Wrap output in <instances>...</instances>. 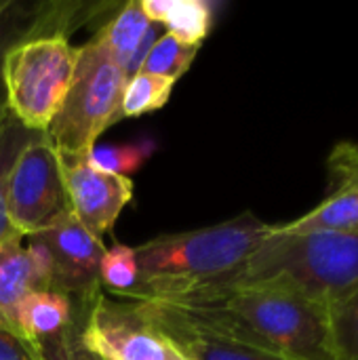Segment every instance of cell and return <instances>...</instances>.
<instances>
[{"instance_id": "6da1fadb", "label": "cell", "mask_w": 358, "mask_h": 360, "mask_svg": "<svg viewBox=\"0 0 358 360\" xmlns=\"http://www.w3.org/2000/svg\"><path fill=\"white\" fill-rule=\"evenodd\" d=\"M171 306L219 335L283 359L335 360L329 308L285 289L226 287L188 295Z\"/></svg>"}, {"instance_id": "7a4b0ae2", "label": "cell", "mask_w": 358, "mask_h": 360, "mask_svg": "<svg viewBox=\"0 0 358 360\" xmlns=\"http://www.w3.org/2000/svg\"><path fill=\"white\" fill-rule=\"evenodd\" d=\"M270 230L272 224L247 211L209 228L162 234L133 247L139 278L127 302L173 304L194 293L224 289Z\"/></svg>"}, {"instance_id": "3957f363", "label": "cell", "mask_w": 358, "mask_h": 360, "mask_svg": "<svg viewBox=\"0 0 358 360\" xmlns=\"http://www.w3.org/2000/svg\"><path fill=\"white\" fill-rule=\"evenodd\" d=\"M243 285L285 289L331 308L358 287V234L272 224L266 240L226 287Z\"/></svg>"}, {"instance_id": "277c9868", "label": "cell", "mask_w": 358, "mask_h": 360, "mask_svg": "<svg viewBox=\"0 0 358 360\" xmlns=\"http://www.w3.org/2000/svg\"><path fill=\"white\" fill-rule=\"evenodd\" d=\"M127 70L93 36L78 46L76 72L68 97L46 129L53 148L63 156L87 154L97 137L118 122Z\"/></svg>"}, {"instance_id": "5b68a950", "label": "cell", "mask_w": 358, "mask_h": 360, "mask_svg": "<svg viewBox=\"0 0 358 360\" xmlns=\"http://www.w3.org/2000/svg\"><path fill=\"white\" fill-rule=\"evenodd\" d=\"M76 59L78 49L65 34L38 36L8 51L2 70L6 108L25 129L46 133L68 97Z\"/></svg>"}, {"instance_id": "8992f818", "label": "cell", "mask_w": 358, "mask_h": 360, "mask_svg": "<svg viewBox=\"0 0 358 360\" xmlns=\"http://www.w3.org/2000/svg\"><path fill=\"white\" fill-rule=\"evenodd\" d=\"M25 238V249L36 264L46 291L76 297L80 300V308L101 293L99 264L106 247L72 211L61 213L44 230Z\"/></svg>"}, {"instance_id": "52a82bcc", "label": "cell", "mask_w": 358, "mask_h": 360, "mask_svg": "<svg viewBox=\"0 0 358 360\" xmlns=\"http://www.w3.org/2000/svg\"><path fill=\"white\" fill-rule=\"evenodd\" d=\"M76 344L95 360H184L133 302L99 293L80 308Z\"/></svg>"}, {"instance_id": "ba28073f", "label": "cell", "mask_w": 358, "mask_h": 360, "mask_svg": "<svg viewBox=\"0 0 358 360\" xmlns=\"http://www.w3.org/2000/svg\"><path fill=\"white\" fill-rule=\"evenodd\" d=\"M6 211L23 238L70 211L59 156L46 133H40L15 160L6 181Z\"/></svg>"}, {"instance_id": "9c48e42d", "label": "cell", "mask_w": 358, "mask_h": 360, "mask_svg": "<svg viewBox=\"0 0 358 360\" xmlns=\"http://www.w3.org/2000/svg\"><path fill=\"white\" fill-rule=\"evenodd\" d=\"M59 169L68 205L74 217L97 238L112 232L122 209L133 198L131 177L110 175L93 169L84 154H59Z\"/></svg>"}, {"instance_id": "30bf717a", "label": "cell", "mask_w": 358, "mask_h": 360, "mask_svg": "<svg viewBox=\"0 0 358 360\" xmlns=\"http://www.w3.org/2000/svg\"><path fill=\"white\" fill-rule=\"evenodd\" d=\"M108 4H89V2H70V0H42V2H23V0H0V108L6 105L4 93V59L11 49L17 44L51 34H70L80 25L97 17L99 11H106Z\"/></svg>"}, {"instance_id": "8fae6325", "label": "cell", "mask_w": 358, "mask_h": 360, "mask_svg": "<svg viewBox=\"0 0 358 360\" xmlns=\"http://www.w3.org/2000/svg\"><path fill=\"white\" fill-rule=\"evenodd\" d=\"M133 304L139 314L169 340V344L184 360H289L262 348L243 344L238 340L219 335L190 319L177 306L165 302Z\"/></svg>"}, {"instance_id": "7c38bea8", "label": "cell", "mask_w": 358, "mask_h": 360, "mask_svg": "<svg viewBox=\"0 0 358 360\" xmlns=\"http://www.w3.org/2000/svg\"><path fill=\"white\" fill-rule=\"evenodd\" d=\"M329 192L306 215L289 221L291 230L358 234V146L340 141L329 154Z\"/></svg>"}, {"instance_id": "4fadbf2b", "label": "cell", "mask_w": 358, "mask_h": 360, "mask_svg": "<svg viewBox=\"0 0 358 360\" xmlns=\"http://www.w3.org/2000/svg\"><path fill=\"white\" fill-rule=\"evenodd\" d=\"M74 304L70 297L53 291H34L23 297L17 308V323L25 344H30L36 352L44 354V350L65 335H70L76 327Z\"/></svg>"}, {"instance_id": "5bb4252c", "label": "cell", "mask_w": 358, "mask_h": 360, "mask_svg": "<svg viewBox=\"0 0 358 360\" xmlns=\"http://www.w3.org/2000/svg\"><path fill=\"white\" fill-rule=\"evenodd\" d=\"M21 243L15 240L0 247V329L19 340H23L17 323L19 304L34 291H46L36 264Z\"/></svg>"}, {"instance_id": "9a60e30c", "label": "cell", "mask_w": 358, "mask_h": 360, "mask_svg": "<svg viewBox=\"0 0 358 360\" xmlns=\"http://www.w3.org/2000/svg\"><path fill=\"white\" fill-rule=\"evenodd\" d=\"M38 131L25 129L13 112L4 105L0 108V247L23 240V236L13 228L6 211V181L19 154L38 137Z\"/></svg>"}, {"instance_id": "2e32d148", "label": "cell", "mask_w": 358, "mask_h": 360, "mask_svg": "<svg viewBox=\"0 0 358 360\" xmlns=\"http://www.w3.org/2000/svg\"><path fill=\"white\" fill-rule=\"evenodd\" d=\"M150 25L152 23L141 13L139 2L137 0H131L127 4H122L120 11L99 27V32L95 34V38L127 70L133 53L137 51V46L143 40V36H146V32H148Z\"/></svg>"}, {"instance_id": "e0dca14e", "label": "cell", "mask_w": 358, "mask_h": 360, "mask_svg": "<svg viewBox=\"0 0 358 360\" xmlns=\"http://www.w3.org/2000/svg\"><path fill=\"white\" fill-rule=\"evenodd\" d=\"M160 25L179 42L200 46L213 27V4L207 0H169Z\"/></svg>"}, {"instance_id": "ac0fdd59", "label": "cell", "mask_w": 358, "mask_h": 360, "mask_svg": "<svg viewBox=\"0 0 358 360\" xmlns=\"http://www.w3.org/2000/svg\"><path fill=\"white\" fill-rule=\"evenodd\" d=\"M154 150V139H137L129 143H95L84 156L87 162L97 171L129 177L148 162Z\"/></svg>"}, {"instance_id": "d6986e66", "label": "cell", "mask_w": 358, "mask_h": 360, "mask_svg": "<svg viewBox=\"0 0 358 360\" xmlns=\"http://www.w3.org/2000/svg\"><path fill=\"white\" fill-rule=\"evenodd\" d=\"M173 89H175V80L171 78L148 74L143 70L137 72L127 80L120 101V116L135 118L160 110L171 99Z\"/></svg>"}, {"instance_id": "ffe728a7", "label": "cell", "mask_w": 358, "mask_h": 360, "mask_svg": "<svg viewBox=\"0 0 358 360\" xmlns=\"http://www.w3.org/2000/svg\"><path fill=\"white\" fill-rule=\"evenodd\" d=\"M137 278H139V268L133 247L116 243L110 249H106L99 264V289L106 287L112 295L127 300L135 289Z\"/></svg>"}, {"instance_id": "44dd1931", "label": "cell", "mask_w": 358, "mask_h": 360, "mask_svg": "<svg viewBox=\"0 0 358 360\" xmlns=\"http://www.w3.org/2000/svg\"><path fill=\"white\" fill-rule=\"evenodd\" d=\"M198 49L200 46L184 44L165 32V34H160V38L156 40V44L148 53L141 70L148 74L165 76V78H171L177 82V78H181L190 70L192 61L196 59Z\"/></svg>"}, {"instance_id": "7402d4cb", "label": "cell", "mask_w": 358, "mask_h": 360, "mask_svg": "<svg viewBox=\"0 0 358 360\" xmlns=\"http://www.w3.org/2000/svg\"><path fill=\"white\" fill-rule=\"evenodd\" d=\"M335 360H358V287L329 308Z\"/></svg>"}, {"instance_id": "603a6c76", "label": "cell", "mask_w": 358, "mask_h": 360, "mask_svg": "<svg viewBox=\"0 0 358 360\" xmlns=\"http://www.w3.org/2000/svg\"><path fill=\"white\" fill-rule=\"evenodd\" d=\"M0 360H46V356L36 352L13 333L0 329Z\"/></svg>"}, {"instance_id": "cb8c5ba5", "label": "cell", "mask_w": 358, "mask_h": 360, "mask_svg": "<svg viewBox=\"0 0 358 360\" xmlns=\"http://www.w3.org/2000/svg\"><path fill=\"white\" fill-rule=\"evenodd\" d=\"M44 356L46 360H95L76 344V327L70 335H65L57 344L49 346L44 350Z\"/></svg>"}]
</instances>
